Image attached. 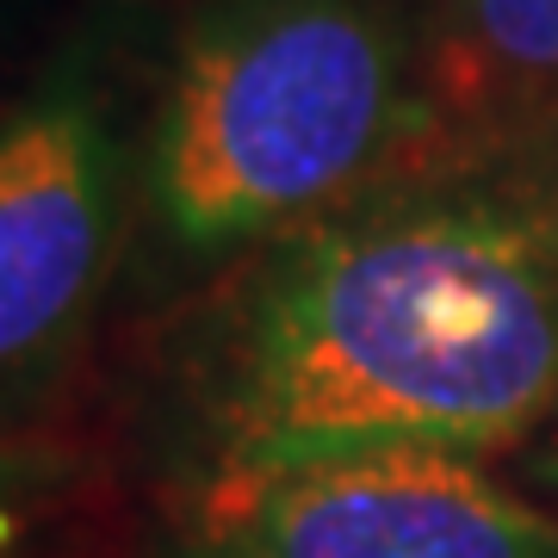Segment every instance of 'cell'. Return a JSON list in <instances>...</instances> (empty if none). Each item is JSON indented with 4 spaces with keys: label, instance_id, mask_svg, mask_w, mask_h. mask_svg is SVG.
Instances as JSON below:
<instances>
[{
    "label": "cell",
    "instance_id": "6",
    "mask_svg": "<svg viewBox=\"0 0 558 558\" xmlns=\"http://www.w3.org/2000/svg\"><path fill=\"white\" fill-rule=\"evenodd\" d=\"M13 534H20V478H13V465L0 459V553L13 546Z\"/></svg>",
    "mask_w": 558,
    "mask_h": 558
},
{
    "label": "cell",
    "instance_id": "5",
    "mask_svg": "<svg viewBox=\"0 0 558 558\" xmlns=\"http://www.w3.org/2000/svg\"><path fill=\"white\" fill-rule=\"evenodd\" d=\"M428 106L440 156L558 131V0H435Z\"/></svg>",
    "mask_w": 558,
    "mask_h": 558
},
{
    "label": "cell",
    "instance_id": "1",
    "mask_svg": "<svg viewBox=\"0 0 558 558\" xmlns=\"http://www.w3.org/2000/svg\"><path fill=\"white\" fill-rule=\"evenodd\" d=\"M558 416V180L447 149L223 274L168 373L186 490L379 453L490 459Z\"/></svg>",
    "mask_w": 558,
    "mask_h": 558
},
{
    "label": "cell",
    "instance_id": "2",
    "mask_svg": "<svg viewBox=\"0 0 558 558\" xmlns=\"http://www.w3.org/2000/svg\"><path fill=\"white\" fill-rule=\"evenodd\" d=\"M440 156L416 0H205L137 137L143 292L236 274L366 186Z\"/></svg>",
    "mask_w": 558,
    "mask_h": 558
},
{
    "label": "cell",
    "instance_id": "4",
    "mask_svg": "<svg viewBox=\"0 0 558 558\" xmlns=\"http://www.w3.org/2000/svg\"><path fill=\"white\" fill-rule=\"evenodd\" d=\"M180 558H558V515L478 459L379 453L186 490Z\"/></svg>",
    "mask_w": 558,
    "mask_h": 558
},
{
    "label": "cell",
    "instance_id": "3",
    "mask_svg": "<svg viewBox=\"0 0 558 558\" xmlns=\"http://www.w3.org/2000/svg\"><path fill=\"white\" fill-rule=\"evenodd\" d=\"M137 193V137L94 57L0 106V422L32 416L94 336Z\"/></svg>",
    "mask_w": 558,
    "mask_h": 558
},
{
    "label": "cell",
    "instance_id": "7",
    "mask_svg": "<svg viewBox=\"0 0 558 558\" xmlns=\"http://www.w3.org/2000/svg\"><path fill=\"white\" fill-rule=\"evenodd\" d=\"M539 484H553V490H558V416H553V428H546V453H539Z\"/></svg>",
    "mask_w": 558,
    "mask_h": 558
},
{
    "label": "cell",
    "instance_id": "8",
    "mask_svg": "<svg viewBox=\"0 0 558 558\" xmlns=\"http://www.w3.org/2000/svg\"><path fill=\"white\" fill-rule=\"evenodd\" d=\"M0 7H7V0H0Z\"/></svg>",
    "mask_w": 558,
    "mask_h": 558
}]
</instances>
